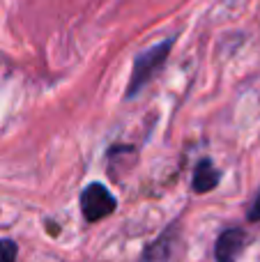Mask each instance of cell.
Segmentation results:
<instances>
[{"label":"cell","mask_w":260,"mask_h":262,"mask_svg":"<svg viewBox=\"0 0 260 262\" xmlns=\"http://www.w3.org/2000/svg\"><path fill=\"white\" fill-rule=\"evenodd\" d=\"M170 46H173V41H161V44L143 51V53L134 60L132 81H129V88H127L129 97H136L138 92H141V88L147 85V81L159 72L161 64L166 62V58H168V53H170Z\"/></svg>","instance_id":"6da1fadb"},{"label":"cell","mask_w":260,"mask_h":262,"mask_svg":"<svg viewBox=\"0 0 260 262\" xmlns=\"http://www.w3.org/2000/svg\"><path fill=\"white\" fill-rule=\"evenodd\" d=\"M81 209L83 216L90 223L99 221V219L109 216L115 209V198L111 195V191L101 184H90L81 195Z\"/></svg>","instance_id":"7a4b0ae2"},{"label":"cell","mask_w":260,"mask_h":262,"mask_svg":"<svg viewBox=\"0 0 260 262\" xmlns=\"http://www.w3.org/2000/svg\"><path fill=\"white\" fill-rule=\"evenodd\" d=\"M180 249H182V246H180L178 228L173 226L170 230H166L159 239L152 242V244L143 251L141 262H178Z\"/></svg>","instance_id":"3957f363"},{"label":"cell","mask_w":260,"mask_h":262,"mask_svg":"<svg viewBox=\"0 0 260 262\" xmlns=\"http://www.w3.org/2000/svg\"><path fill=\"white\" fill-rule=\"evenodd\" d=\"M244 246V232L233 228V230H226L224 235L216 239V260L219 262H235V258L240 255Z\"/></svg>","instance_id":"277c9868"},{"label":"cell","mask_w":260,"mask_h":262,"mask_svg":"<svg viewBox=\"0 0 260 262\" xmlns=\"http://www.w3.org/2000/svg\"><path fill=\"white\" fill-rule=\"evenodd\" d=\"M219 170H216L214 166H212L210 159H203L201 163H198L196 172H193V189L198 191V193H203V191H212L216 186V182H219Z\"/></svg>","instance_id":"5b68a950"},{"label":"cell","mask_w":260,"mask_h":262,"mask_svg":"<svg viewBox=\"0 0 260 262\" xmlns=\"http://www.w3.org/2000/svg\"><path fill=\"white\" fill-rule=\"evenodd\" d=\"M0 262H16V244L12 239H0Z\"/></svg>","instance_id":"8992f818"},{"label":"cell","mask_w":260,"mask_h":262,"mask_svg":"<svg viewBox=\"0 0 260 262\" xmlns=\"http://www.w3.org/2000/svg\"><path fill=\"white\" fill-rule=\"evenodd\" d=\"M249 219H251V221H258V219H260V193H258V198H256V205H253L251 214H249Z\"/></svg>","instance_id":"52a82bcc"}]
</instances>
